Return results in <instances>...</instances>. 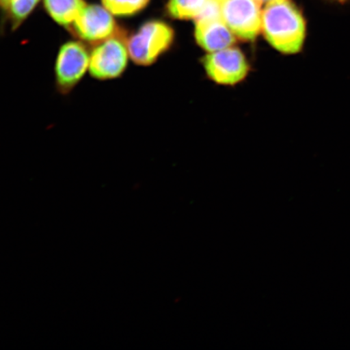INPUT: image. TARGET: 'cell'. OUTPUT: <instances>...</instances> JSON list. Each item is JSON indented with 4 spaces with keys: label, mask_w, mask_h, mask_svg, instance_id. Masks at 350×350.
<instances>
[{
    "label": "cell",
    "mask_w": 350,
    "mask_h": 350,
    "mask_svg": "<svg viewBox=\"0 0 350 350\" xmlns=\"http://www.w3.org/2000/svg\"><path fill=\"white\" fill-rule=\"evenodd\" d=\"M261 33L280 53L299 54L308 36V21L294 1L280 0L266 4L262 10Z\"/></svg>",
    "instance_id": "1"
},
{
    "label": "cell",
    "mask_w": 350,
    "mask_h": 350,
    "mask_svg": "<svg viewBox=\"0 0 350 350\" xmlns=\"http://www.w3.org/2000/svg\"><path fill=\"white\" fill-rule=\"evenodd\" d=\"M174 30L165 22L150 21L126 38L130 59L139 66H150L172 46Z\"/></svg>",
    "instance_id": "2"
},
{
    "label": "cell",
    "mask_w": 350,
    "mask_h": 350,
    "mask_svg": "<svg viewBox=\"0 0 350 350\" xmlns=\"http://www.w3.org/2000/svg\"><path fill=\"white\" fill-rule=\"evenodd\" d=\"M90 54L80 40L66 42L57 54L54 73L57 91L68 95L80 84L90 68Z\"/></svg>",
    "instance_id": "3"
},
{
    "label": "cell",
    "mask_w": 350,
    "mask_h": 350,
    "mask_svg": "<svg viewBox=\"0 0 350 350\" xmlns=\"http://www.w3.org/2000/svg\"><path fill=\"white\" fill-rule=\"evenodd\" d=\"M130 59L124 31L94 45L90 53L89 72L98 81L120 78L128 68Z\"/></svg>",
    "instance_id": "4"
},
{
    "label": "cell",
    "mask_w": 350,
    "mask_h": 350,
    "mask_svg": "<svg viewBox=\"0 0 350 350\" xmlns=\"http://www.w3.org/2000/svg\"><path fill=\"white\" fill-rule=\"evenodd\" d=\"M202 64L210 80L221 85L239 84L251 70L246 55L235 46L209 52L204 57Z\"/></svg>",
    "instance_id": "5"
},
{
    "label": "cell",
    "mask_w": 350,
    "mask_h": 350,
    "mask_svg": "<svg viewBox=\"0 0 350 350\" xmlns=\"http://www.w3.org/2000/svg\"><path fill=\"white\" fill-rule=\"evenodd\" d=\"M223 21L234 36L243 42H254L261 33L262 10L257 0H222Z\"/></svg>",
    "instance_id": "6"
},
{
    "label": "cell",
    "mask_w": 350,
    "mask_h": 350,
    "mask_svg": "<svg viewBox=\"0 0 350 350\" xmlns=\"http://www.w3.org/2000/svg\"><path fill=\"white\" fill-rule=\"evenodd\" d=\"M68 30L79 40L94 46L124 31L112 13L98 4L86 5Z\"/></svg>",
    "instance_id": "7"
},
{
    "label": "cell",
    "mask_w": 350,
    "mask_h": 350,
    "mask_svg": "<svg viewBox=\"0 0 350 350\" xmlns=\"http://www.w3.org/2000/svg\"><path fill=\"white\" fill-rule=\"evenodd\" d=\"M195 39L207 53L235 46L237 38L221 18L217 0H211L206 10L195 21Z\"/></svg>",
    "instance_id": "8"
},
{
    "label": "cell",
    "mask_w": 350,
    "mask_h": 350,
    "mask_svg": "<svg viewBox=\"0 0 350 350\" xmlns=\"http://www.w3.org/2000/svg\"><path fill=\"white\" fill-rule=\"evenodd\" d=\"M43 3L51 18L68 29L87 5L85 0H43Z\"/></svg>",
    "instance_id": "9"
},
{
    "label": "cell",
    "mask_w": 350,
    "mask_h": 350,
    "mask_svg": "<svg viewBox=\"0 0 350 350\" xmlns=\"http://www.w3.org/2000/svg\"><path fill=\"white\" fill-rule=\"evenodd\" d=\"M211 0H168L167 14L175 20L196 21L203 14Z\"/></svg>",
    "instance_id": "10"
},
{
    "label": "cell",
    "mask_w": 350,
    "mask_h": 350,
    "mask_svg": "<svg viewBox=\"0 0 350 350\" xmlns=\"http://www.w3.org/2000/svg\"><path fill=\"white\" fill-rule=\"evenodd\" d=\"M41 0H11L5 12L3 20L10 25L12 31H15L32 14Z\"/></svg>",
    "instance_id": "11"
},
{
    "label": "cell",
    "mask_w": 350,
    "mask_h": 350,
    "mask_svg": "<svg viewBox=\"0 0 350 350\" xmlns=\"http://www.w3.org/2000/svg\"><path fill=\"white\" fill-rule=\"evenodd\" d=\"M150 0H102L103 5L113 16L128 17L137 14Z\"/></svg>",
    "instance_id": "12"
},
{
    "label": "cell",
    "mask_w": 350,
    "mask_h": 350,
    "mask_svg": "<svg viewBox=\"0 0 350 350\" xmlns=\"http://www.w3.org/2000/svg\"><path fill=\"white\" fill-rule=\"evenodd\" d=\"M10 1L11 0H0V11H1L2 13L5 12Z\"/></svg>",
    "instance_id": "13"
},
{
    "label": "cell",
    "mask_w": 350,
    "mask_h": 350,
    "mask_svg": "<svg viewBox=\"0 0 350 350\" xmlns=\"http://www.w3.org/2000/svg\"><path fill=\"white\" fill-rule=\"evenodd\" d=\"M257 1L261 4H265L266 5V4L280 1V0H257Z\"/></svg>",
    "instance_id": "14"
},
{
    "label": "cell",
    "mask_w": 350,
    "mask_h": 350,
    "mask_svg": "<svg viewBox=\"0 0 350 350\" xmlns=\"http://www.w3.org/2000/svg\"><path fill=\"white\" fill-rule=\"evenodd\" d=\"M329 1L344 4L345 3L349 2L350 0H329Z\"/></svg>",
    "instance_id": "15"
},
{
    "label": "cell",
    "mask_w": 350,
    "mask_h": 350,
    "mask_svg": "<svg viewBox=\"0 0 350 350\" xmlns=\"http://www.w3.org/2000/svg\"><path fill=\"white\" fill-rule=\"evenodd\" d=\"M217 2L220 3L222 1V0H217Z\"/></svg>",
    "instance_id": "16"
}]
</instances>
